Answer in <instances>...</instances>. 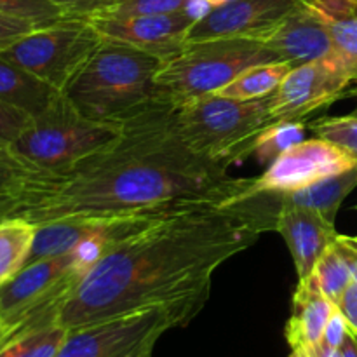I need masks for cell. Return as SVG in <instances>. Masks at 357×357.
I'll list each match as a JSON object with an SVG mask.
<instances>
[{
  "instance_id": "obj_1",
  "label": "cell",
  "mask_w": 357,
  "mask_h": 357,
  "mask_svg": "<svg viewBox=\"0 0 357 357\" xmlns=\"http://www.w3.org/2000/svg\"><path fill=\"white\" fill-rule=\"evenodd\" d=\"M248 178L192 152L174 122V107L155 100L121 124L105 149L58 171L14 164L0 178V220L35 227L61 220L159 216L202 204H229Z\"/></svg>"
},
{
  "instance_id": "obj_2",
  "label": "cell",
  "mask_w": 357,
  "mask_h": 357,
  "mask_svg": "<svg viewBox=\"0 0 357 357\" xmlns=\"http://www.w3.org/2000/svg\"><path fill=\"white\" fill-rule=\"evenodd\" d=\"M274 218L253 197L167 213L108 250L61 305L66 330L157 305L204 307L216 268L250 250Z\"/></svg>"
},
{
  "instance_id": "obj_3",
  "label": "cell",
  "mask_w": 357,
  "mask_h": 357,
  "mask_svg": "<svg viewBox=\"0 0 357 357\" xmlns=\"http://www.w3.org/2000/svg\"><path fill=\"white\" fill-rule=\"evenodd\" d=\"M160 65L159 56L103 38L65 94L84 117L121 128L157 100L155 77Z\"/></svg>"
},
{
  "instance_id": "obj_4",
  "label": "cell",
  "mask_w": 357,
  "mask_h": 357,
  "mask_svg": "<svg viewBox=\"0 0 357 357\" xmlns=\"http://www.w3.org/2000/svg\"><path fill=\"white\" fill-rule=\"evenodd\" d=\"M279 61L260 40L248 37L188 42L164 59L155 77L157 100L173 107L218 93L244 70Z\"/></svg>"
},
{
  "instance_id": "obj_5",
  "label": "cell",
  "mask_w": 357,
  "mask_h": 357,
  "mask_svg": "<svg viewBox=\"0 0 357 357\" xmlns=\"http://www.w3.org/2000/svg\"><path fill=\"white\" fill-rule=\"evenodd\" d=\"M174 122L192 152L230 166L250 157L260 132L272 124L271 96L234 100L208 94L174 107Z\"/></svg>"
},
{
  "instance_id": "obj_6",
  "label": "cell",
  "mask_w": 357,
  "mask_h": 357,
  "mask_svg": "<svg viewBox=\"0 0 357 357\" xmlns=\"http://www.w3.org/2000/svg\"><path fill=\"white\" fill-rule=\"evenodd\" d=\"M119 136V126L84 117L68 96L59 93L44 112L30 119L7 153L26 169L58 171L105 149Z\"/></svg>"
},
{
  "instance_id": "obj_7",
  "label": "cell",
  "mask_w": 357,
  "mask_h": 357,
  "mask_svg": "<svg viewBox=\"0 0 357 357\" xmlns=\"http://www.w3.org/2000/svg\"><path fill=\"white\" fill-rule=\"evenodd\" d=\"M93 261L80 250L28 264L0 284V317L7 337L26 328L58 321V314L72 289Z\"/></svg>"
},
{
  "instance_id": "obj_8",
  "label": "cell",
  "mask_w": 357,
  "mask_h": 357,
  "mask_svg": "<svg viewBox=\"0 0 357 357\" xmlns=\"http://www.w3.org/2000/svg\"><path fill=\"white\" fill-rule=\"evenodd\" d=\"M201 309L197 303L157 305L70 330L54 357H153L159 338L190 323Z\"/></svg>"
},
{
  "instance_id": "obj_9",
  "label": "cell",
  "mask_w": 357,
  "mask_h": 357,
  "mask_svg": "<svg viewBox=\"0 0 357 357\" xmlns=\"http://www.w3.org/2000/svg\"><path fill=\"white\" fill-rule=\"evenodd\" d=\"M101 44L103 37L89 21L65 17L0 47V58L65 93Z\"/></svg>"
},
{
  "instance_id": "obj_10",
  "label": "cell",
  "mask_w": 357,
  "mask_h": 357,
  "mask_svg": "<svg viewBox=\"0 0 357 357\" xmlns=\"http://www.w3.org/2000/svg\"><path fill=\"white\" fill-rule=\"evenodd\" d=\"M357 72L337 56L295 66L271 94L272 124L303 121L310 114L345 96Z\"/></svg>"
},
{
  "instance_id": "obj_11",
  "label": "cell",
  "mask_w": 357,
  "mask_h": 357,
  "mask_svg": "<svg viewBox=\"0 0 357 357\" xmlns=\"http://www.w3.org/2000/svg\"><path fill=\"white\" fill-rule=\"evenodd\" d=\"M357 159L333 143L321 138L303 139L267 166L264 174L248 178L244 192L237 199L257 194H286L305 188L324 178L352 169ZM234 199V201H237ZM232 202V201H230Z\"/></svg>"
},
{
  "instance_id": "obj_12",
  "label": "cell",
  "mask_w": 357,
  "mask_h": 357,
  "mask_svg": "<svg viewBox=\"0 0 357 357\" xmlns=\"http://www.w3.org/2000/svg\"><path fill=\"white\" fill-rule=\"evenodd\" d=\"M195 21L197 16L192 10H176L139 16H101L93 17L89 23L107 40L142 49L164 61L183 49L188 30Z\"/></svg>"
},
{
  "instance_id": "obj_13",
  "label": "cell",
  "mask_w": 357,
  "mask_h": 357,
  "mask_svg": "<svg viewBox=\"0 0 357 357\" xmlns=\"http://www.w3.org/2000/svg\"><path fill=\"white\" fill-rule=\"evenodd\" d=\"M302 3V0H232L213 7L187 33L188 42L208 38H258Z\"/></svg>"
},
{
  "instance_id": "obj_14",
  "label": "cell",
  "mask_w": 357,
  "mask_h": 357,
  "mask_svg": "<svg viewBox=\"0 0 357 357\" xmlns=\"http://www.w3.org/2000/svg\"><path fill=\"white\" fill-rule=\"evenodd\" d=\"M159 216H135V218L115 220H61V222L45 223V225L37 227L33 244H31L30 255H28L24 265L70 253L87 241H105V243L115 246L119 241L138 232L139 229L149 225L152 220L159 218Z\"/></svg>"
},
{
  "instance_id": "obj_15",
  "label": "cell",
  "mask_w": 357,
  "mask_h": 357,
  "mask_svg": "<svg viewBox=\"0 0 357 357\" xmlns=\"http://www.w3.org/2000/svg\"><path fill=\"white\" fill-rule=\"evenodd\" d=\"M255 40H260L291 68L335 56L328 28L303 3Z\"/></svg>"
},
{
  "instance_id": "obj_16",
  "label": "cell",
  "mask_w": 357,
  "mask_h": 357,
  "mask_svg": "<svg viewBox=\"0 0 357 357\" xmlns=\"http://www.w3.org/2000/svg\"><path fill=\"white\" fill-rule=\"evenodd\" d=\"M264 195L275 209L274 230L281 234L291 253L298 281H305L312 275L324 251L333 244L335 237L338 236L337 229L310 209L275 202L272 195L265 192Z\"/></svg>"
},
{
  "instance_id": "obj_17",
  "label": "cell",
  "mask_w": 357,
  "mask_h": 357,
  "mask_svg": "<svg viewBox=\"0 0 357 357\" xmlns=\"http://www.w3.org/2000/svg\"><path fill=\"white\" fill-rule=\"evenodd\" d=\"M335 309L337 305L324 296L312 275L298 281L284 331L291 351H312L317 347L323 342L324 328Z\"/></svg>"
},
{
  "instance_id": "obj_18",
  "label": "cell",
  "mask_w": 357,
  "mask_h": 357,
  "mask_svg": "<svg viewBox=\"0 0 357 357\" xmlns=\"http://www.w3.org/2000/svg\"><path fill=\"white\" fill-rule=\"evenodd\" d=\"M356 187L357 164L352 169L335 174V176L324 178V180L316 181V183L309 185L305 188H300V190L271 195L275 202L310 209V211L317 213L324 222L335 225V220H337L342 202L351 195V192H354Z\"/></svg>"
},
{
  "instance_id": "obj_19",
  "label": "cell",
  "mask_w": 357,
  "mask_h": 357,
  "mask_svg": "<svg viewBox=\"0 0 357 357\" xmlns=\"http://www.w3.org/2000/svg\"><path fill=\"white\" fill-rule=\"evenodd\" d=\"M330 31L335 56L357 72V0H302Z\"/></svg>"
},
{
  "instance_id": "obj_20",
  "label": "cell",
  "mask_w": 357,
  "mask_h": 357,
  "mask_svg": "<svg viewBox=\"0 0 357 357\" xmlns=\"http://www.w3.org/2000/svg\"><path fill=\"white\" fill-rule=\"evenodd\" d=\"M61 91L47 86L21 70L14 63L0 58V101L20 110L26 112L30 117H35L51 105Z\"/></svg>"
},
{
  "instance_id": "obj_21",
  "label": "cell",
  "mask_w": 357,
  "mask_h": 357,
  "mask_svg": "<svg viewBox=\"0 0 357 357\" xmlns=\"http://www.w3.org/2000/svg\"><path fill=\"white\" fill-rule=\"evenodd\" d=\"M66 330L58 321L26 328L0 344V357H54L65 342Z\"/></svg>"
},
{
  "instance_id": "obj_22",
  "label": "cell",
  "mask_w": 357,
  "mask_h": 357,
  "mask_svg": "<svg viewBox=\"0 0 357 357\" xmlns=\"http://www.w3.org/2000/svg\"><path fill=\"white\" fill-rule=\"evenodd\" d=\"M37 227L20 218L0 220V284L26 264Z\"/></svg>"
},
{
  "instance_id": "obj_23",
  "label": "cell",
  "mask_w": 357,
  "mask_h": 357,
  "mask_svg": "<svg viewBox=\"0 0 357 357\" xmlns=\"http://www.w3.org/2000/svg\"><path fill=\"white\" fill-rule=\"evenodd\" d=\"M291 70V66L284 61L265 63L257 65L253 68L244 70L243 73L236 77L230 84L215 94L234 98V100H260L267 98L281 86L286 73Z\"/></svg>"
},
{
  "instance_id": "obj_24",
  "label": "cell",
  "mask_w": 357,
  "mask_h": 357,
  "mask_svg": "<svg viewBox=\"0 0 357 357\" xmlns=\"http://www.w3.org/2000/svg\"><path fill=\"white\" fill-rule=\"evenodd\" d=\"M307 126L303 121H282L267 126L257 138L253 155L261 166H271L278 157L288 152L291 146L302 143L305 138Z\"/></svg>"
},
{
  "instance_id": "obj_25",
  "label": "cell",
  "mask_w": 357,
  "mask_h": 357,
  "mask_svg": "<svg viewBox=\"0 0 357 357\" xmlns=\"http://www.w3.org/2000/svg\"><path fill=\"white\" fill-rule=\"evenodd\" d=\"M312 278L321 291L324 293V296H328L335 305L340 302L347 286L354 281L347 261L344 260V257L338 253L333 244L319 258L312 272Z\"/></svg>"
},
{
  "instance_id": "obj_26",
  "label": "cell",
  "mask_w": 357,
  "mask_h": 357,
  "mask_svg": "<svg viewBox=\"0 0 357 357\" xmlns=\"http://www.w3.org/2000/svg\"><path fill=\"white\" fill-rule=\"evenodd\" d=\"M310 131L316 138L326 139L357 159V115L321 117L310 122Z\"/></svg>"
},
{
  "instance_id": "obj_27",
  "label": "cell",
  "mask_w": 357,
  "mask_h": 357,
  "mask_svg": "<svg viewBox=\"0 0 357 357\" xmlns=\"http://www.w3.org/2000/svg\"><path fill=\"white\" fill-rule=\"evenodd\" d=\"M0 14L33 21L37 24L65 20L63 10L49 0H0Z\"/></svg>"
},
{
  "instance_id": "obj_28",
  "label": "cell",
  "mask_w": 357,
  "mask_h": 357,
  "mask_svg": "<svg viewBox=\"0 0 357 357\" xmlns=\"http://www.w3.org/2000/svg\"><path fill=\"white\" fill-rule=\"evenodd\" d=\"M197 0H115V7L107 16H139L188 10Z\"/></svg>"
},
{
  "instance_id": "obj_29",
  "label": "cell",
  "mask_w": 357,
  "mask_h": 357,
  "mask_svg": "<svg viewBox=\"0 0 357 357\" xmlns=\"http://www.w3.org/2000/svg\"><path fill=\"white\" fill-rule=\"evenodd\" d=\"M63 10L68 20H93L107 16L114 10L115 0H49Z\"/></svg>"
},
{
  "instance_id": "obj_30",
  "label": "cell",
  "mask_w": 357,
  "mask_h": 357,
  "mask_svg": "<svg viewBox=\"0 0 357 357\" xmlns=\"http://www.w3.org/2000/svg\"><path fill=\"white\" fill-rule=\"evenodd\" d=\"M30 119L26 112L0 101V150L9 149L10 143L26 128Z\"/></svg>"
},
{
  "instance_id": "obj_31",
  "label": "cell",
  "mask_w": 357,
  "mask_h": 357,
  "mask_svg": "<svg viewBox=\"0 0 357 357\" xmlns=\"http://www.w3.org/2000/svg\"><path fill=\"white\" fill-rule=\"evenodd\" d=\"M38 26H42V24H37L28 20H21V17L3 16V14H0V47L10 44V42L23 37V35L30 33L31 30H35Z\"/></svg>"
},
{
  "instance_id": "obj_32",
  "label": "cell",
  "mask_w": 357,
  "mask_h": 357,
  "mask_svg": "<svg viewBox=\"0 0 357 357\" xmlns=\"http://www.w3.org/2000/svg\"><path fill=\"white\" fill-rule=\"evenodd\" d=\"M349 324L345 321V317L342 316V312L338 309H335V312L331 314L330 321H328L326 328H324L323 335V344H326L328 347L340 349L342 344L345 342L349 335Z\"/></svg>"
},
{
  "instance_id": "obj_33",
  "label": "cell",
  "mask_w": 357,
  "mask_h": 357,
  "mask_svg": "<svg viewBox=\"0 0 357 357\" xmlns=\"http://www.w3.org/2000/svg\"><path fill=\"white\" fill-rule=\"evenodd\" d=\"M337 309L340 310L342 316L347 321L351 333H354L357 337V282L352 281L347 286L340 302L337 303Z\"/></svg>"
},
{
  "instance_id": "obj_34",
  "label": "cell",
  "mask_w": 357,
  "mask_h": 357,
  "mask_svg": "<svg viewBox=\"0 0 357 357\" xmlns=\"http://www.w3.org/2000/svg\"><path fill=\"white\" fill-rule=\"evenodd\" d=\"M333 246L337 248L338 253L344 257V260L347 261L349 268H351V274L354 282H357V237L352 236H342L338 234L333 241Z\"/></svg>"
},
{
  "instance_id": "obj_35",
  "label": "cell",
  "mask_w": 357,
  "mask_h": 357,
  "mask_svg": "<svg viewBox=\"0 0 357 357\" xmlns=\"http://www.w3.org/2000/svg\"><path fill=\"white\" fill-rule=\"evenodd\" d=\"M342 357H357V338L349 331L347 338L340 347Z\"/></svg>"
},
{
  "instance_id": "obj_36",
  "label": "cell",
  "mask_w": 357,
  "mask_h": 357,
  "mask_svg": "<svg viewBox=\"0 0 357 357\" xmlns=\"http://www.w3.org/2000/svg\"><path fill=\"white\" fill-rule=\"evenodd\" d=\"M312 354V357H342L340 354V349H333V347H328L326 344L321 342L317 347H314L312 351H307Z\"/></svg>"
},
{
  "instance_id": "obj_37",
  "label": "cell",
  "mask_w": 357,
  "mask_h": 357,
  "mask_svg": "<svg viewBox=\"0 0 357 357\" xmlns=\"http://www.w3.org/2000/svg\"><path fill=\"white\" fill-rule=\"evenodd\" d=\"M14 164L16 162L10 159V155L7 153V150H0V178H2L6 173H9L10 167H13Z\"/></svg>"
},
{
  "instance_id": "obj_38",
  "label": "cell",
  "mask_w": 357,
  "mask_h": 357,
  "mask_svg": "<svg viewBox=\"0 0 357 357\" xmlns=\"http://www.w3.org/2000/svg\"><path fill=\"white\" fill-rule=\"evenodd\" d=\"M352 84H354V86H352L351 89H347V91H345V96H352V98H357V77H356V80H354V82H352ZM354 115H357V108H356V110H354Z\"/></svg>"
},
{
  "instance_id": "obj_39",
  "label": "cell",
  "mask_w": 357,
  "mask_h": 357,
  "mask_svg": "<svg viewBox=\"0 0 357 357\" xmlns=\"http://www.w3.org/2000/svg\"><path fill=\"white\" fill-rule=\"evenodd\" d=\"M232 2V0H206V3H208L209 7H218V6H223V3H229Z\"/></svg>"
},
{
  "instance_id": "obj_40",
  "label": "cell",
  "mask_w": 357,
  "mask_h": 357,
  "mask_svg": "<svg viewBox=\"0 0 357 357\" xmlns=\"http://www.w3.org/2000/svg\"><path fill=\"white\" fill-rule=\"evenodd\" d=\"M288 357H312V354L307 351H291V354Z\"/></svg>"
},
{
  "instance_id": "obj_41",
  "label": "cell",
  "mask_w": 357,
  "mask_h": 357,
  "mask_svg": "<svg viewBox=\"0 0 357 357\" xmlns=\"http://www.w3.org/2000/svg\"><path fill=\"white\" fill-rule=\"evenodd\" d=\"M6 337H7V328H6V324H3L2 317H0V344H2L3 338Z\"/></svg>"
},
{
  "instance_id": "obj_42",
  "label": "cell",
  "mask_w": 357,
  "mask_h": 357,
  "mask_svg": "<svg viewBox=\"0 0 357 357\" xmlns=\"http://www.w3.org/2000/svg\"><path fill=\"white\" fill-rule=\"evenodd\" d=\"M352 335H354V333H352ZM354 337H356V335H354ZM356 338H357V337H356Z\"/></svg>"
}]
</instances>
